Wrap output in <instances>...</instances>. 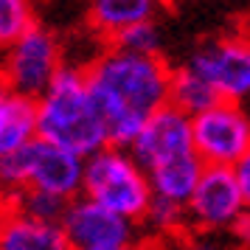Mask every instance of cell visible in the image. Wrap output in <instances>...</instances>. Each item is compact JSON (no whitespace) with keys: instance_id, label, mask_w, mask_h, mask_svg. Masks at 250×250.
<instances>
[{"instance_id":"1","label":"cell","mask_w":250,"mask_h":250,"mask_svg":"<svg viewBox=\"0 0 250 250\" xmlns=\"http://www.w3.org/2000/svg\"><path fill=\"white\" fill-rule=\"evenodd\" d=\"M84 82L107 129V144L126 149L152 115L169 107L171 68L160 57L104 48L84 68Z\"/></svg>"},{"instance_id":"2","label":"cell","mask_w":250,"mask_h":250,"mask_svg":"<svg viewBox=\"0 0 250 250\" xmlns=\"http://www.w3.org/2000/svg\"><path fill=\"white\" fill-rule=\"evenodd\" d=\"M37 138L59 149H68L79 158H90L107 144V129L96 102H93L84 70L76 65H62L40 99L34 102Z\"/></svg>"},{"instance_id":"3","label":"cell","mask_w":250,"mask_h":250,"mask_svg":"<svg viewBox=\"0 0 250 250\" xmlns=\"http://www.w3.org/2000/svg\"><path fill=\"white\" fill-rule=\"evenodd\" d=\"M82 191L87 200L126 222L144 219L155 200L144 169L132 160L126 149L115 146H104L102 152L84 158Z\"/></svg>"},{"instance_id":"4","label":"cell","mask_w":250,"mask_h":250,"mask_svg":"<svg viewBox=\"0 0 250 250\" xmlns=\"http://www.w3.org/2000/svg\"><path fill=\"white\" fill-rule=\"evenodd\" d=\"M59 68H62V45L57 34L34 23L12 48H6L0 84L9 96L37 102L51 87Z\"/></svg>"},{"instance_id":"5","label":"cell","mask_w":250,"mask_h":250,"mask_svg":"<svg viewBox=\"0 0 250 250\" xmlns=\"http://www.w3.org/2000/svg\"><path fill=\"white\" fill-rule=\"evenodd\" d=\"M194 155L203 166L233 169L250 146V124L245 115V104L216 102L208 110L188 118Z\"/></svg>"},{"instance_id":"6","label":"cell","mask_w":250,"mask_h":250,"mask_svg":"<svg viewBox=\"0 0 250 250\" xmlns=\"http://www.w3.org/2000/svg\"><path fill=\"white\" fill-rule=\"evenodd\" d=\"M219 102L242 104L250 99V34L219 37L200 45L186 62Z\"/></svg>"},{"instance_id":"7","label":"cell","mask_w":250,"mask_h":250,"mask_svg":"<svg viewBox=\"0 0 250 250\" xmlns=\"http://www.w3.org/2000/svg\"><path fill=\"white\" fill-rule=\"evenodd\" d=\"M129 155L144 174H152L158 169L177 166L183 160L197 158L191 146V129L188 115H183L174 107H163L141 126L135 141L129 144Z\"/></svg>"},{"instance_id":"8","label":"cell","mask_w":250,"mask_h":250,"mask_svg":"<svg viewBox=\"0 0 250 250\" xmlns=\"http://www.w3.org/2000/svg\"><path fill=\"white\" fill-rule=\"evenodd\" d=\"M245 211L248 208H245L233 171L205 166L188 203H186V216L203 233H219L225 228H233V222Z\"/></svg>"},{"instance_id":"9","label":"cell","mask_w":250,"mask_h":250,"mask_svg":"<svg viewBox=\"0 0 250 250\" xmlns=\"http://www.w3.org/2000/svg\"><path fill=\"white\" fill-rule=\"evenodd\" d=\"M59 228L73 250L129 248V242H132V222L110 214L107 208L96 205L87 197L70 200Z\"/></svg>"},{"instance_id":"10","label":"cell","mask_w":250,"mask_h":250,"mask_svg":"<svg viewBox=\"0 0 250 250\" xmlns=\"http://www.w3.org/2000/svg\"><path fill=\"white\" fill-rule=\"evenodd\" d=\"M25 155V188L54 194L59 200H76L82 191V174L84 158L73 155L68 149H59L48 141L34 138L23 149Z\"/></svg>"},{"instance_id":"11","label":"cell","mask_w":250,"mask_h":250,"mask_svg":"<svg viewBox=\"0 0 250 250\" xmlns=\"http://www.w3.org/2000/svg\"><path fill=\"white\" fill-rule=\"evenodd\" d=\"M0 250H73L59 225L9 214L0 228Z\"/></svg>"},{"instance_id":"12","label":"cell","mask_w":250,"mask_h":250,"mask_svg":"<svg viewBox=\"0 0 250 250\" xmlns=\"http://www.w3.org/2000/svg\"><path fill=\"white\" fill-rule=\"evenodd\" d=\"M155 17L152 0H99L90 6V23L99 34L118 37L121 31Z\"/></svg>"},{"instance_id":"13","label":"cell","mask_w":250,"mask_h":250,"mask_svg":"<svg viewBox=\"0 0 250 250\" xmlns=\"http://www.w3.org/2000/svg\"><path fill=\"white\" fill-rule=\"evenodd\" d=\"M37 138V115L34 102L9 96L0 113V158L25 149Z\"/></svg>"},{"instance_id":"14","label":"cell","mask_w":250,"mask_h":250,"mask_svg":"<svg viewBox=\"0 0 250 250\" xmlns=\"http://www.w3.org/2000/svg\"><path fill=\"white\" fill-rule=\"evenodd\" d=\"M216 102H219V99L211 93V87H208L203 79H197L186 65L177 68V70H171L169 107H174V110H180L183 115H188V118H191V115L208 110V107L216 104Z\"/></svg>"},{"instance_id":"15","label":"cell","mask_w":250,"mask_h":250,"mask_svg":"<svg viewBox=\"0 0 250 250\" xmlns=\"http://www.w3.org/2000/svg\"><path fill=\"white\" fill-rule=\"evenodd\" d=\"M65 208H68V203L54 197V194L37 191V188H25L23 194H17L12 200L9 214L25 216V219H34V222H45V225H59Z\"/></svg>"},{"instance_id":"16","label":"cell","mask_w":250,"mask_h":250,"mask_svg":"<svg viewBox=\"0 0 250 250\" xmlns=\"http://www.w3.org/2000/svg\"><path fill=\"white\" fill-rule=\"evenodd\" d=\"M34 25V12L23 0H0V48H12Z\"/></svg>"},{"instance_id":"17","label":"cell","mask_w":250,"mask_h":250,"mask_svg":"<svg viewBox=\"0 0 250 250\" xmlns=\"http://www.w3.org/2000/svg\"><path fill=\"white\" fill-rule=\"evenodd\" d=\"M113 48L126 51V54H138V57H158L160 51V28L155 20L138 23L132 28H126L113 40Z\"/></svg>"},{"instance_id":"18","label":"cell","mask_w":250,"mask_h":250,"mask_svg":"<svg viewBox=\"0 0 250 250\" xmlns=\"http://www.w3.org/2000/svg\"><path fill=\"white\" fill-rule=\"evenodd\" d=\"M144 219H149L158 230H174V228L183 225V219H186V208L171 205V203H163V200H152V205H149V211H146Z\"/></svg>"},{"instance_id":"19","label":"cell","mask_w":250,"mask_h":250,"mask_svg":"<svg viewBox=\"0 0 250 250\" xmlns=\"http://www.w3.org/2000/svg\"><path fill=\"white\" fill-rule=\"evenodd\" d=\"M230 171H233V177H236V186H239V191H242L245 208L250 211V146H248V152L233 163V169Z\"/></svg>"},{"instance_id":"20","label":"cell","mask_w":250,"mask_h":250,"mask_svg":"<svg viewBox=\"0 0 250 250\" xmlns=\"http://www.w3.org/2000/svg\"><path fill=\"white\" fill-rule=\"evenodd\" d=\"M230 233H233V245H236V250H250V211H245V214L233 222Z\"/></svg>"},{"instance_id":"21","label":"cell","mask_w":250,"mask_h":250,"mask_svg":"<svg viewBox=\"0 0 250 250\" xmlns=\"http://www.w3.org/2000/svg\"><path fill=\"white\" fill-rule=\"evenodd\" d=\"M188 250H236V245L230 248V245H228V242H222L216 233H203L200 239H194Z\"/></svg>"},{"instance_id":"22","label":"cell","mask_w":250,"mask_h":250,"mask_svg":"<svg viewBox=\"0 0 250 250\" xmlns=\"http://www.w3.org/2000/svg\"><path fill=\"white\" fill-rule=\"evenodd\" d=\"M6 216H9V208L3 205V200H0V228H3V222H6Z\"/></svg>"},{"instance_id":"23","label":"cell","mask_w":250,"mask_h":250,"mask_svg":"<svg viewBox=\"0 0 250 250\" xmlns=\"http://www.w3.org/2000/svg\"><path fill=\"white\" fill-rule=\"evenodd\" d=\"M6 99H9V93H6V87L0 84V113H3V104H6Z\"/></svg>"},{"instance_id":"24","label":"cell","mask_w":250,"mask_h":250,"mask_svg":"<svg viewBox=\"0 0 250 250\" xmlns=\"http://www.w3.org/2000/svg\"><path fill=\"white\" fill-rule=\"evenodd\" d=\"M245 115H248V124H250V99H248V107H245Z\"/></svg>"},{"instance_id":"25","label":"cell","mask_w":250,"mask_h":250,"mask_svg":"<svg viewBox=\"0 0 250 250\" xmlns=\"http://www.w3.org/2000/svg\"><path fill=\"white\" fill-rule=\"evenodd\" d=\"M110 250H129V248H110Z\"/></svg>"}]
</instances>
